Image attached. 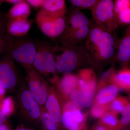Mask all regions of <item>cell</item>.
<instances>
[{
  "mask_svg": "<svg viewBox=\"0 0 130 130\" xmlns=\"http://www.w3.org/2000/svg\"><path fill=\"white\" fill-rule=\"evenodd\" d=\"M40 120L45 130H58L59 127L58 123L51 118L47 111L42 110Z\"/></svg>",
  "mask_w": 130,
  "mask_h": 130,
  "instance_id": "obj_27",
  "label": "cell"
},
{
  "mask_svg": "<svg viewBox=\"0 0 130 130\" xmlns=\"http://www.w3.org/2000/svg\"><path fill=\"white\" fill-rule=\"evenodd\" d=\"M61 49L63 53L56 60V70L65 74L72 72L85 60L90 57L84 44L61 47Z\"/></svg>",
  "mask_w": 130,
  "mask_h": 130,
  "instance_id": "obj_1",
  "label": "cell"
},
{
  "mask_svg": "<svg viewBox=\"0 0 130 130\" xmlns=\"http://www.w3.org/2000/svg\"><path fill=\"white\" fill-rule=\"evenodd\" d=\"M45 105L47 112L51 118L58 124L60 123L62 113L59 101L53 89H51L50 93H48Z\"/></svg>",
  "mask_w": 130,
  "mask_h": 130,
  "instance_id": "obj_16",
  "label": "cell"
},
{
  "mask_svg": "<svg viewBox=\"0 0 130 130\" xmlns=\"http://www.w3.org/2000/svg\"><path fill=\"white\" fill-rule=\"evenodd\" d=\"M90 26H85L76 29L65 31L61 36V48H65L78 44H84L88 35Z\"/></svg>",
  "mask_w": 130,
  "mask_h": 130,
  "instance_id": "obj_9",
  "label": "cell"
},
{
  "mask_svg": "<svg viewBox=\"0 0 130 130\" xmlns=\"http://www.w3.org/2000/svg\"><path fill=\"white\" fill-rule=\"evenodd\" d=\"M36 21L43 34L52 38L62 36L67 28V19L66 16H53L41 9L37 14Z\"/></svg>",
  "mask_w": 130,
  "mask_h": 130,
  "instance_id": "obj_3",
  "label": "cell"
},
{
  "mask_svg": "<svg viewBox=\"0 0 130 130\" xmlns=\"http://www.w3.org/2000/svg\"><path fill=\"white\" fill-rule=\"evenodd\" d=\"M21 1H22V0H3V2H6L9 3H16Z\"/></svg>",
  "mask_w": 130,
  "mask_h": 130,
  "instance_id": "obj_39",
  "label": "cell"
},
{
  "mask_svg": "<svg viewBox=\"0 0 130 130\" xmlns=\"http://www.w3.org/2000/svg\"><path fill=\"white\" fill-rule=\"evenodd\" d=\"M6 43L3 39L0 37V54L6 47Z\"/></svg>",
  "mask_w": 130,
  "mask_h": 130,
  "instance_id": "obj_36",
  "label": "cell"
},
{
  "mask_svg": "<svg viewBox=\"0 0 130 130\" xmlns=\"http://www.w3.org/2000/svg\"><path fill=\"white\" fill-rule=\"evenodd\" d=\"M7 117L0 110V125L6 123Z\"/></svg>",
  "mask_w": 130,
  "mask_h": 130,
  "instance_id": "obj_34",
  "label": "cell"
},
{
  "mask_svg": "<svg viewBox=\"0 0 130 130\" xmlns=\"http://www.w3.org/2000/svg\"><path fill=\"white\" fill-rule=\"evenodd\" d=\"M73 118L75 122L84 125L86 119L85 115H84L81 110H76L72 112Z\"/></svg>",
  "mask_w": 130,
  "mask_h": 130,
  "instance_id": "obj_31",
  "label": "cell"
},
{
  "mask_svg": "<svg viewBox=\"0 0 130 130\" xmlns=\"http://www.w3.org/2000/svg\"><path fill=\"white\" fill-rule=\"evenodd\" d=\"M78 85L79 89L85 92L94 94L96 87V75L91 69H84L78 72Z\"/></svg>",
  "mask_w": 130,
  "mask_h": 130,
  "instance_id": "obj_10",
  "label": "cell"
},
{
  "mask_svg": "<svg viewBox=\"0 0 130 130\" xmlns=\"http://www.w3.org/2000/svg\"><path fill=\"white\" fill-rule=\"evenodd\" d=\"M116 58L122 64L126 65L130 59V26L126 30L124 35L119 40Z\"/></svg>",
  "mask_w": 130,
  "mask_h": 130,
  "instance_id": "obj_12",
  "label": "cell"
},
{
  "mask_svg": "<svg viewBox=\"0 0 130 130\" xmlns=\"http://www.w3.org/2000/svg\"><path fill=\"white\" fill-rule=\"evenodd\" d=\"M61 122L67 130H81L84 126L75 122L73 118L72 112L69 111H63Z\"/></svg>",
  "mask_w": 130,
  "mask_h": 130,
  "instance_id": "obj_24",
  "label": "cell"
},
{
  "mask_svg": "<svg viewBox=\"0 0 130 130\" xmlns=\"http://www.w3.org/2000/svg\"><path fill=\"white\" fill-rule=\"evenodd\" d=\"M31 26V23L27 19H12L8 23L7 30L10 35L20 37L28 33Z\"/></svg>",
  "mask_w": 130,
  "mask_h": 130,
  "instance_id": "obj_13",
  "label": "cell"
},
{
  "mask_svg": "<svg viewBox=\"0 0 130 130\" xmlns=\"http://www.w3.org/2000/svg\"><path fill=\"white\" fill-rule=\"evenodd\" d=\"M41 9L53 16H65L67 7L65 0H44Z\"/></svg>",
  "mask_w": 130,
  "mask_h": 130,
  "instance_id": "obj_17",
  "label": "cell"
},
{
  "mask_svg": "<svg viewBox=\"0 0 130 130\" xmlns=\"http://www.w3.org/2000/svg\"><path fill=\"white\" fill-rule=\"evenodd\" d=\"M24 67L28 89L40 106L45 105L49 93L46 83L31 66Z\"/></svg>",
  "mask_w": 130,
  "mask_h": 130,
  "instance_id": "obj_6",
  "label": "cell"
},
{
  "mask_svg": "<svg viewBox=\"0 0 130 130\" xmlns=\"http://www.w3.org/2000/svg\"><path fill=\"white\" fill-rule=\"evenodd\" d=\"M3 2V0H0V3L2 2Z\"/></svg>",
  "mask_w": 130,
  "mask_h": 130,
  "instance_id": "obj_43",
  "label": "cell"
},
{
  "mask_svg": "<svg viewBox=\"0 0 130 130\" xmlns=\"http://www.w3.org/2000/svg\"><path fill=\"white\" fill-rule=\"evenodd\" d=\"M130 121V105L128 103L122 112V116L120 123L122 127L128 125Z\"/></svg>",
  "mask_w": 130,
  "mask_h": 130,
  "instance_id": "obj_30",
  "label": "cell"
},
{
  "mask_svg": "<svg viewBox=\"0 0 130 130\" xmlns=\"http://www.w3.org/2000/svg\"><path fill=\"white\" fill-rule=\"evenodd\" d=\"M82 106L78 102L75 101H70L68 102L64 106L63 111H69L71 112L76 110H81Z\"/></svg>",
  "mask_w": 130,
  "mask_h": 130,
  "instance_id": "obj_32",
  "label": "cell"
},
{
  "mask_svg": "<svg viewBox=\"0 0 130 130\" xmlns=\"http://www.w3.org/2000/svg\"><path fill=\"white\" fill-rule=\"evenodd\" d=\"M31 9L28 3L21 1L16 3L8 12V16L10 19H27L30 14Z\"/></svg>",
  "mask_w": 130,
  "mask_h": 130,
  "instance_id": "obj_19",
  "label": "cell"
},
{
  "mask_svg": "<svg viewBox=\"0 0 130 130\" xmlns=\"http://www.w3.org/2000/svg\"><path fill=\"white\" fill-rule=\"evenodd\" d=\"M4 19L2 17H0V30L1 29L4 23Z\"/></svg>",
  "mask_w": 130,
  "mask_h": 130,
  "instance_id": "obj_40",
  "label": "cell"
},
{
  "mask_svg": "<svg viewBox=\"0 0 130 130\" xmlns=\"http://www.w3.org/2000/svg\"><path fill=\"white\" fill-rule=\"evenodd\" d=\"M108 111H109V104L102 105L95 101L91 108V116L94 118H101Z\"/></svg>",
  "mask_w": 130,
  "mask_h": 130,
  "instance_id": "obj_29",
  "label": "cell"
},
{
  "mask_svg": "<svg viewBox=\"0 0 130 130\" xmlns=\"http://www.w3.org/2000/svg\"><path fill=\"white\" fill-rule=\"evenodd\" d=\"M6 91V90L0 84V101L4 98Z\"/></svg>",
  "mask_w": 130,
  "mask_h": 130,
  "instance_id": "obj_35",
  "label": "cell"
},
{
  "mask_svg": "<svg viewBox=\"0 0 130 130\" xmlns=\"http://www.w3.org/2000/svg\"><path fill=\"white\" fill-rule=\"evenodd\" d=\"M60 48L46 44H38L33 65L35 69L42 74L53 73L56 71L54 53Z\"/></svg>",
  "mask_w": 130,
  "mask_h": 130,
  "instance_id": "obj_4",
  "label": "cell"
},
{
  "mask_svg": "<svg viewBox=\"0 0 130 130\" xmlns=\"http://www.w3.org/2000/svg\"><path fill=\"white\" fill-rule=\"evenodd\" d=\"M129 103L125 98L116 97L109 104V111L116 114L122 112L126 105Z\"/></svg>",
  "mask_w": 130,
  "mask_h": 130,
  "instance_id": "obj_25",
  "label": "cell"
},
{
  "mask_svg": "<svg viewBox=\"0 0 130 130\" xmlns=\"http://www.w3.org/2000/svg\"><path fill=\"white\" fill-rule=\"evenodd\" d=\"M100 123L110 129H119L122 127L117 114L108 111L101 118Z\"/></svg>",
  "mask_w": 130,
  "mask_h": 130,
  "instance_id": "obj_23",
  "label": "cell"
},
{
  "mask_svg": "<svg viewBox=\"0 0 130 130\" xmlns=\"http://www.w3.org/2000/svg\"><path fill=\"white\" fill-rule=\"evenodd\" d=\"M13 109L14 103L11 97H4L0 101V110L6 117L11 114Z\"/></svg>",
  "mask_w": 130,
  "mask_h": 130,
  "instance_id": "obj_28",
  "label": "cell"
},
{
  "mask_svg": "<svg viewBox=\"0 0 130 130\" xmlns=\"http://www.w3.org/2000/svg\"><path fill=\"white\" fill-rule=\"evenodd\" d=\"M91 11L93 21L103 29L113 33L118 29L113 0H99Z\"/></svg>",
  "mask_w": 130,
  "mask_h": 130,
  "instance_id": "obj_2",
  "label": "cell"
},
{
  "mask_svg": "<svg viewBox=\"0 0 130 130\" xmlns=\"http://www.w3.org/2000/svg\"><path fill=\"white\" fill-rule=\"evenodd\" d=\"M114 10L118 25L129 26L130 24V0H114Z\"/></svg>",
  "mask_w": 130,
  "mask_h": 130,
  "instance_id": "obj_11",
  "label": "cell"
},
{
  "mask_svg": "<svg viewBox=\"0 0 130 130\" xmlns=\"http://www.w3.org/2000/svg\"><path fill=\"white\" fill-rule=\"evenodd\" d=\"M108 130H119V129H109Z\"/></svg>",
  "mask_w": 130,
  "mask_h": 130,
  "instance_id": "obj_42",
  "label": "cell"
},
{
  "mask_svg": "<svg viewBox=\"0 0 130 130\" xmlns=\"http://www.w3.org/2000/svg\"><path fill=\"white\" fill-rule=\"evenodd\" d=\"M112 82L123 89L129 90L130 70L127 67L124 68L115 74Z\"/></svg>",
  "mask_w": 130,
  "mask_h": 130,
  "instance_id": "obj_22",
  "label": "cell"
},
{
  "mask_svg": "<svg viewBox=\"0 0 130 130\" xmlns=\"http://www.w3.org/2000/svg\"><path fill=\"white\" fill-rule=\"evenodd\" d=\"M67 28L66 30H72L85 26H90L91 21L79 9L73 8L67 18Z\"/></svg>",
  "mask_w": 130,
  "mask_h": 130,
  "instance_id": "obj_14",
  "label": "cell"
},
{
  "mask_svg": "<svg viewBox=\"0 0 130 130\" xmlns=\"http://www.w3.org/2000/svg\"><path fill=\"white\" fill-rule=\"evenodd\" d=\"M129 130V129H127V130Z\"/></svg>",
  "mask_w": 130,
  "mask_h": 130,
  "instance_id": "obj_44",
  "label": "cell"
},
{
  "mask_svg": "<svg viewBox=\"0 0 130 130\" xmlns=\"http://www.w3.org/2000/svg\"><path fill=\"white\" fill-rule=\"evenodd\" d=\"M74 8L91 10L99 0H68Z\"/></svg>",
  "mask_w": 130,
  "mask_h": 130,
  "instance_id": "obj_26",
  "label": "cell"
},
{
  "mask_svg": "<svg viewBox=\"0 0 130 130\" xmlns=\"http://www.w3.org/2000/svg\"><path fill=\"white\" fill-rule=\"evenodd\" d=\"M31 6L35 8L42 7L44 0H26Z\"/></svg>",
  "mask_w": 130,
  "mask_h": 130,
  "instance_id": "obj_33",
  "label": "cell"
},
{
  "mask_svg": "<svg viewBox=\"0 0 130 130\" xmlns=\"http://www.w3.org/2000/svg\"><path fill=\"white\" fill-rule=\"evenodd\" d=\"M103 29L91 21L88 35L84 45L88 54L102 41Z\"/></svg>",
  "mask_w": 130,
  "mask_h": 130,
  "instance_id": "obj_15",
  "label": "cell"
},
{
  "mask_svg": "<svg viewBox=\"0 0 130 130\" xmlns=\"http://www.w3.org/2000/svg\"><path fill=\"white\" fill-rule=\"evenodd\" d=\"M0 130H11L9 126L5 124L0 125Z\"/></svg>",
  "mask_w": 130,
  "mask_h": 130,
  "instance_id": "obj_38",
  "label": "cell"
},
{
  "mask_svg": "<svg viewBox=\"0 0 130 130\" xmlns=\"http://www.w3.org/2000/svg\"><path fill=\"white\" fill-rule=\"evenodd\" d=\"M109 129L100 123V124L98 125L96 127V130H108Z\"/></svg>",
  "mask_w": 130,
  "mask_h": 130,
  "instance_id": "obj_37",
  "label": "cell"
},
{
  "mask_svg": "<svg viewBox=\"0 0 130 130\" xmlns=\"http://www.w3.org/2000/svg\"><path fill=\"white\" fill-rule=\"evenodd\" d=\"M78 85L77 76L71 73L66 74L62 78L59 84L61 91L66 96L70 95L73 90Z\"/></svg>",
  "mask_w": 130,
  "mask_h": 130,
  "instance_id": "obj_20",
  "label": "cell"
},
{
  "mask_svg": "<svg viewBox=\"0 0 130 130\" xmlns=\"http://www.w3.org/2000/svg\"><path fill=\"white\" fill-rule=\"evenodd\" d=\"M19 101L21 109L28 118L32 121L40 120L42 114L41 106L28 88L21 89L19 96Z\"/></svg>",
  "mask_w": 130,
  "mask_h": 130,
  "instance_id": "obj_7",
  "label": "cell"
},
{
  "mask_svg": "<svg viewBox=\"0 0 130 130\" xmlns=\"http://www.w3.org/2000/svg\"><path fill=\"white\" fill-rule=\"evenodd\" d=\"M94 94L85 92L80 89H76L70 94L71 100L75 101L85 107H89L93 104Z\"/></svg>",
  "mask_w": 130,
  "mask_h": 130,
  "instance_id": "obj_21",
  "label": "cell"
},
{
  "mask_svg": "<svg viewBox=\"0 0 130 130\" xmlns=\"http://www.w3.org/2000/svg\"><path fill=\"white\" fill-rule=\"evenodd\" d=\"M118 91V86L115 84L103 87L98 93L95 101L102 105H107L117 97Z\"/></svg>",
  "mask_w": 130,
  "mask_h": 130,
  "instance_id": "obj_18",
  "label": "cell"
},
{
  "mask_svg": "<svg viewBox=\"0 0 130 130\" xmlns=\"http://www.w3.org/2000/svg\"><path fill=\"white\" fill-rule=\"evenodd\" d=\"M17 76L12 61L7 58L0 61V84L6 90L13 88L17 84Z\"/></svg>",
  "mask_w": 130,
  "mask_h": 130,
  "instance_id": "obj_8",
  "label": "cell"
},
{
  "mask_svg": "<svg viewBox=\"0 0 130 130\" xmlns=\"http://www.w3.org/2000/svg\"><path fill=\"white\" fill-rule=\"evenodd\" d=\"M10 55L14 60L23 65L33 64L36 53V44L29 40H18L9 45Z\"/></svg>",
  "mask_w": 130,
  "mask_h": 130,
  "instance_id": "obj_5",
  "label": "cell"
},
{
  "mask_svg": "<svg viewBox=\"0 0 130 130\" xmlns=\"http://www.w3.org/2000/svg\"><path fill=\"white\" fill-rule=\"evenodd\" d=\"M16 130H35L33 129H30V128H19L16 129Z\"/></svg>",
  "mask_w": 130,
  "mask_h": 130,
  "instance_id": "obj_41",
  "label": "cell"
}]
</instances>
